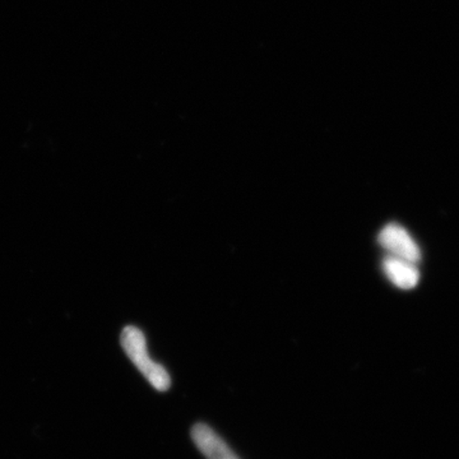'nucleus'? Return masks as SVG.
Wrapping results in <instances>:
<instances>
[{
	"label": "nucleus",
	"instance_id": "f257e3e1",
	"mask_svg": "<svg viewBox=\"0 0 459 459\" xmlns=\"http://www.w3.org/2000/svg\"><path fill=\"white\" fill-rule=\"evenodd\" d=\"M122 346L133 364L157 391H168L171 385L170 376L162 365L157 364L148 353L146 337L137 327L124 328Z\"/></svg>",
	"mask_w": 459,
	"mask_h": 459
},
{
	"label": "nucleus",
	"instance_id": "f03ea898",
	"mask_svg": "<svg viewBox=\"0 0 459 459\" xmlns=\"http://www.w3.org/2000/svg\"><path fill=\"white\" fill-rule=\"evenodd\" d=\"M377 240H379L380 246L389 253V255L415 263V264L421 259V252H420L418 244L411 238L409 231L402 228L401 225H395V223L386 225L380 231Z\"/></svg>",
	"mask_w": 459,
	"mask_h": 459
},
{
	"label": "nucleus",
	"instance_id": "7ed1b4c3",
	"mask_svg": "<svg viewBox=\"0 0 459 459\" xmlns=\"http://www.w3.org/2000/svg\"><path fill=\"white\" fill-rule=\"evenodd\" d=\"M193 442L207 459H238L216 431L205 424H197L192 430Z\"/></svg>",
	"mask_w": 459,
	"mask_h": 459
},
{
	"label": "nucleus",
	"instance_id": "20e7f679",
	"mask_svg": "<svg viewBox=\"0 0 459 459\" xmlns=\"http://www.w3.org/2000/svg\"><path fill=\"white\" fill-rule=\"evenodd\" d=\"M383 270L388 280L400 289L410 290L418 286L420 272L415 263L388 255L383 262Z\"/></svg>",
	"mask_w": 459,
	"mask_h": 459
}]
</instances>
